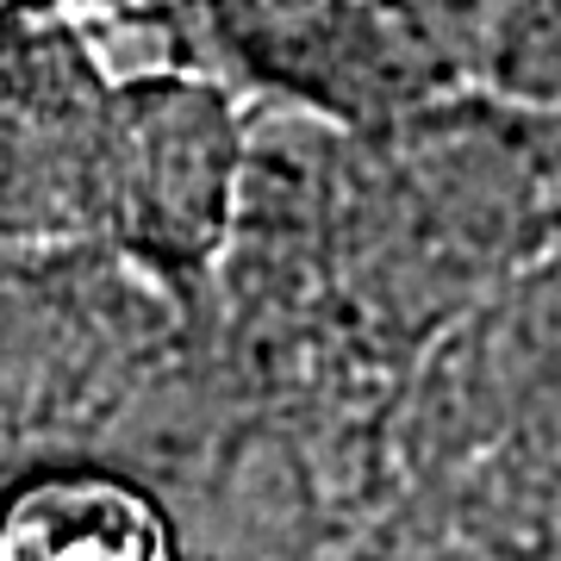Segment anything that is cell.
I'll return each instance as SVG.
<instances>
[{
  "mask_svg": "<svg viewBox=\"0 0 561 561\" xmlns=\"http://www.w3.org/2000/svg\"><path fill=\"white\" fill-rule=\"evenodd\" d=\"M243 76L331 131H375L461 94V62L431 0H206Z\"/></svg>",
  "mask_w": 561,
  "mask_h": 561,
  "instance_id": "277c9868",
  "label": "cell"
},
{
  "mask_svg": "<svg viewBox=\"0 0 561 561\" xmlns=\"http://www.w3.org/2000/svg\"><path fill=\"white\" fill-rule=\"evenodd\" d=\"M113 88L62 0H0V243L106 238Z\"/></svg>",
  "mask_w": 561,
  "mask_h": 561,
  "instance_id": "3957f363",
  "label": "cell"
},
{
  "mask_svg": "<svg viewBox=\"0 0 561 561\" xmlns=\"http://www.w3.org/2000/svg\"><path fill=\"white\" fill-rule=\"evenodd\" d=\"M0 561H187L157 486L106 461H62L0 486Z\"/></svg>",
  "mask_w": 561,
  "mask_h": 561,
  "instance_id": "5b68a950",
  "label": "cell"
},
{
  "mask_svg": "<svg viewBox=\"0 0 561 561\" xmlns=\"http://www.w3.org/2000/svg\"><path fill=\"white\" fill-rule=\"evenodd\" d=\"M250 113L206 69H138L113 88L106 250L150 275L187 324L213 300L250 169Z\"/></svg>",
  "mask_w": 561,
  "mask_h": 561,
  "instance_id": "7a4b0ae2",
  "label": "cell"
},
{
  "mask_svg": "<svg viewBox=\"0 0 561 561\" xmlns=\"http://www.w3.org/2000/svg\"><path fill=\"white\" fill-rule=\"evenodd\" d=\"M187 356V312L106 243H0V486L119 468Z\"/></svg>",
  "mask_w": 561,
  "mask_h": 561,
  "instance_id": "6da1fadb",
  "label": "cell"
}]
</instances>
